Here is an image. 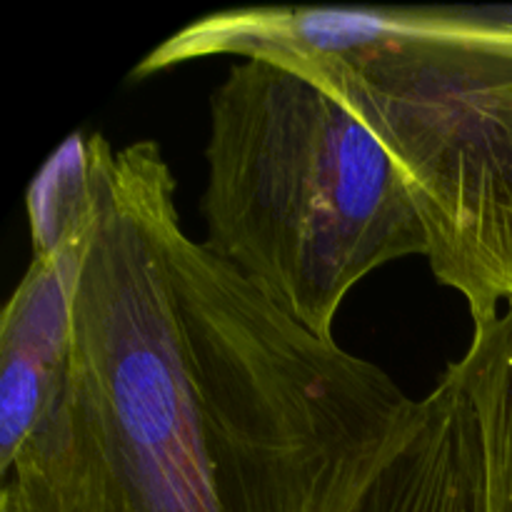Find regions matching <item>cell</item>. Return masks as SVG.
Instances as JSON below:
<instances>
[{
  "instance_id": "cell-6",
  "label": "cell",
  "mask_w": 512,
  "mask_h": 512,
  "mask_svg": "<svg viewBox=\"0 0 512 512\" xmlns=\"http://www.w3.org/2000/svg\"><path fill=\"white\" fill-rule=\"evenodd\" d=\"M480 423L488 512H512V300L493 323L473 330L468 350L455 360Z\"/></svg>"
},
{
  "instance_id": "cell-3",
  "label": "cell",
  "mask_w": 512,
  "mask_h": 512,
  "mask_svg": "<svg viewBox=\"0 0 512 512\" xmlns=\"http://www.w3.org/2000/svg\"><path fill=\"white\" fill-rule=\"evenodd\" d=\"M205 248L270 303L335 340L350 290L393 260L428 258L403 173L333 93L270 58H240L210 98Z\"/></svg>"
},
{
  "instance_id": "cell-2",
  "label": "cell",
  "mask_w": 512,
  "mask_h": 512,
  "mask_svg": "<svg viewBox=\"0 0 512 512\" xmlns=\"http://www.w3.org/2000/svg\"><path fill=\"white\" fill-rule=\"evenodd\" d=\"M210 55L270 58L343 100L403 173L440 285L473 330L512 300V20L445 8L268 5L203 15L135 78Z\"/></svg>"
},
{
  "instance_id": "cell-4",
  "label": "cell",
  "mask_w": 512,
  "mask_h": 512,
  "mask_svg": "<svg viewBox=\"0 0 512 512\" xmlns=\"http://www.w3.org/2000/svg\"><path fill=\"white\" fill-rule=\"evenodd\" d=\"M90 240V190L58 243L35 253L0 318V473L48 410L73 348V305Z\"/></svg>"
},
{
  "instance_id": "cell-1",
  "label": "cell",
  "mask_w": 512,
  "mask_h": 512,
  "mask_svg": "<svg viewBox=\"0 0 512 512\" xmlns=\"http://www.w3.org/2000/svg\"><path fill=\"white\" fill-rule=\"evenodd\" d=\"M88 190L73 348L0 512H353L423 400L190 240L158 143L95 133Z\"/></svg>"
},
{
  "instance_id": "cell-5",
  "label": "cell",
  "mask_w": 512,
  "mask_h": 512,
  "mask_svg": "<svg viewBox=\"0 0 512 512\" xmlns=\"http://www.w3.org/2000/svg\"><path fill=\"white\" fill-rule=\"evenodd\" d=\"M353 512H488L480 423L453 365L423 398V420Z\"/></svg>"
}]
</instances>
